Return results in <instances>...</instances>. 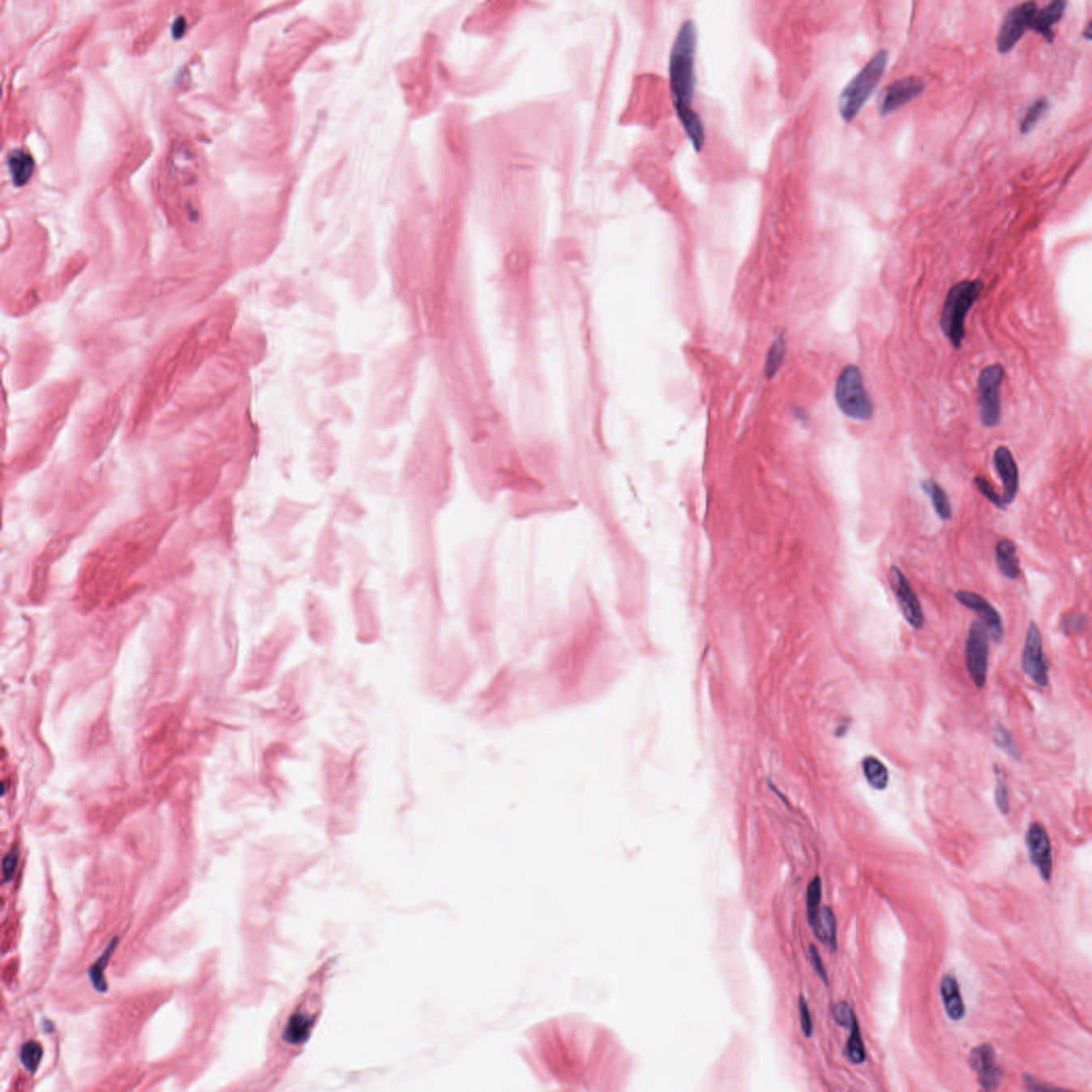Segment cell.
Segmentation results:
<instances>
[{
  "instance_id": "ab89813d",
  "label": "cell",
  "mask_w": 1092,
  "mask_h": 1092,
  "mask_svg": "<svg viewBox=\"0 0 1092 1092\" xmlns=\"http://www.w3.org/2000/svg\"><path fill=\"white\" fill-rule=\"evenodd\" d=\"M833 1013L835 1022H837L838 1026L845 1027V1029H850V1026H853L854 1021L858 1020L857 1017H855L854 1009L851 1008L850 1004L846 1002H838L837 1005L833 1007Z\"/></svg>"
},
{
  "instance_id": "9c48e42d",
  "label": "cell",
  "mask_w": 1092,
  "mask_h": 1092,
  "mask_svg": "<svg viewBox=\"0 0 1092 1092\" xmlns=\"http://www.w3.org/2000/svg\"><path fill=\"white\" fill-rule=\"evenodd\" d=\"M125 393L126 388H121L108 397L88 427L84 443L91 457L99 458L116 434L123 417Z\"/></svg>"
},
{
  "instance_id": "836d02e7",
  "label": "cell",
  "mask_w": 1092,
  "mask_h": 1092,
  "mask_svg": "<svg viewBox=\"0 0 1092 1092\" xmlns=\"http://www.w3.org/2000/svg\"><path fill=\"white\" fill-rule=\"evenodd\" d=\"M993 740L999 748L1004 750V752L1009 756H1012L1013 759H1020V752L1019 749H1017L1016 743H1014L1012 734H1010L1008 730L1004 728L1003 726L996 725L994 726Z\"/></svg>"
},
{
  "instance_id": "7a4b0ae2",
  "label": "cell",
  "mask_w": 1092,
  "mask_h": 1092,
  "mask_svg": "<svg viewBox=\"0 0 1092 1092\" xmlns=\"http://www.w3.org/2000/svg\"><path fill=\"white\" fill-rule=\"evenodd\" d=\"M540 1069L560 1083H619V1050L598 1027L580 1021H554L540 1027L533 1039Z\"/></svg>"
},
{
  "instance_id": "f1b7e54d",
  "label": "cell",
  "mask_w": 1092,
  "mask_h": 1092,
  "mask_svg": "<svg viewBox=\"0 0 1092 1092\" xmlns=\"http://www.w3.org/2000/svg\"><path fill=\"white\" fill-rule=\"evenodd\" d=\"M850 1030V1036L848 1038L846 1047H845V1054H846L848 1060L851 1064H863L867 1060V1051H865L863 1040H862L858 1020L854 1021Z\"/></svg>"
},
{
  "instance_id": "f35d334b",
  "label": "cell",
  "mask_w": 1092,
  "mask_h": 1092,
  "mask_svg": "<svg viewBox=\"0 0 1092 1092\" xmlns=\"http://www.w3.org/2000/svg\"><path fill=\"white\" fill-rule=\"evenodd\" d=\"M974 482H975L977 490H979L980 495L985 496L986 499H988L989 502H991L994 506L997 507V508L1002 510L1006 509V503H1004L1003 497L999 495V493L996 492V488L990 483L988 479H986L985 477L977 476L976 478L974 479Z\"/></svg>"
},
{
  "instance_id": "74e56055",
  "label": "cell",
  "mask_w": 1092,
  "mask_h": 1092,
  "mask_svg": "<svg viewBox=\"0 0 1092 1092\" xmlns=\"http://www.w3.org/2000/svg\"><path fill=\"white\" fill-rule=\"evenodd\" d=\"M994 769H996V776L994 799H996V807L997 809L1000 810V812L1004 815H1008L1010 812L1008 789H1007L1005 781H1004L1002 775H1000V769H997L996 766L994 767Z\"/></svg>"
},
{
  "instance_id": "5bb4252c",
  "label": "cell",
  "mask_w": 1092,
  "mask_h": 1092,
  "mask_svg": "<svg viewBox=\"0 0 1092 1092\" xmlns=\"http://www.w3.org/2000/svg\"><path fill=\"white\" fill-rule=\"evenodd\" d=\"M889 583H890L892 593L897 601L899 610H901L906 621L915 631L923 630L925 618L921 602L916 596L910 581L898 567H891L890 571H889Z\"/></svg>"
},
{
  "instance_id": "9a60e30c",
  "label": "cell",
  "mask_w": 1092,
  "mask_h": 1092,
  "mask_svg": "<svg viewBox=\"0 0 1092 1092\" xmlns=\"http://www.w3.org/2000/svg\"><path fill=\"white\" fill-rule=\"evenodd\" d=\"M1022 669L1034 685L1047 687L1049 684V665L1043 653V636L1034 622H1030L1024 641Z\"/></svg>"
},
{
  "instance_id": "30bf717a",
  "label": "cell",
  "mask_w": 1092,
  "mask_h": 1092,
  "mask_svg": "<svg viewBox=\"0 0 1092 1092\" xmlns=\"http://www.w3.org/2000/svg\"><path fill=\"white\" fill-rule=\"evenodd\" d=\"M835 398L840 410L855 421H868L873 417L874 405L865 388L860 370L848 365L838 376Z\"/></svg>"
},
{
  "instance_id": "ffe728a7",
  "label": "cell",
  "mask_w": 1092,
  "mask_h": 1092,
  "mask_svg": "<svg viewBox=\"0 0 1092 1092\" xmlns=\"http://www.w3.org/2000/svg\"><path fill=\"white\" fill-rule=\"evenodd\" d=\"M970 1066L979 1074V1084L983 1090H996L1003 1078V1071L996 1064L992 1046L983 1044L972 1050L969 1056Z\"/></svg>"
},
{
  "instance_id": "6da1fadb",
  "label": "cell",
  "mask_w": 1092,
  "mask_h": 1092,
  "mask_svg": "<svg viewBox=\"0 0 1092 1092\" xmlns=\"http://www.w3.org/2000/svg\"><path fill=\"white\" fill-rule=\"evenodd\" d=\"M170 520L148 516L127 523L94 547L81 567L76 601L90 611L116 601L131 576L153 555Z\"/></svg>"
},
{
  "instance_id": "d6986e66",
  "label": "cell",
  "mask_w": 1092,
  "mask_h": 1092,
  "mask_svg": "<svg viewBox=\"0 0 1092 1092\" xmlns=\"http://www.w3.org/2000/svg\"><path fill=\"white\" fill-rule=\"evenodd\" d=\"M955 598L962 606L977 614L994 642L1002 640L1005 631L1002 617L988 600L980 594L965 590L957 591Z\"/></svg>"
},
{
  "instance_id": "d4e9b609",
  "label": "cell",
  "mask_w": 1092,
  "mask_h": 1092,
  "mask_svg": "<svg viewBox=\"0 0 1092 1092\" xmlns=\"http://www.w3.org/2000/svg\"><path fill=\"white\" fill-rule=\"evenodd\" d=\"M996 561L1004 576L1012 580L1020 576V560L1017 555L1016 544L1012 540L1002 539L996 543Z\"/></svg>"
},
{
  "instance_id": "f6af8a7d",
  "label": "cell",
  "mask_w": 1092,
  "mask_h": 1092,
  "mask_svg": "<svg viewBox=\"0 0 1092 1092\" xmlns=\"http://www.w3.org/2000/svg\"><path fill=\"white\" fill-rule=\"evenodd\" d=\"M1091 35H1092V33H1091V23L1090 22V23H1088V25H1087V27H1086V30H1085V32H1083V36H1084V38H1086L1087 40H1091Z\"/></svg>"
},
{
  "instance_id": "7c38bea8",
  "label": "cell",
  "mask_w": 1092,
  "mask_h": 1092,
  "mask_svg": "<svg viewBox=\"0 0 1092 1092\" xmlns=\"http://www.w3.org/2000/svg\"><path fill=\"white\" fill-rule=\"evenodd\" d=\"M989 634L982 621H974L966 642V670L977 688L985 687L989 668Z\"/></svg>"
},
{
  "instance_id": "5b68a950",
  "label": "cell",
  "mask_w": 1092,
  "mask_h": 1092,
  "mask_svg": "<svg viewBox=\"0 0 1092 1092\" xmlns=\"http://www.w3.org/2000/svg\"><path fill=\"white\" fill-rule=\"evenodd\" d=\"M495 542L479 547L474 567V600L471 621L474 636L482 641L491 637L495 630L497 610V580Z\"/></svg>"
},
{
  "instance_id": "4fadbf2b",
  "label": "cell",
  "mask_w": 1092,
  "mask_h": 1092,
  "mask_svg": "<svg viewBox=\"0 0 1092 1092\" xmlns=\"http://www.w3.org/2000/svg\"><path fill=\"white\" fill-rule=\"evenodd\" d=\"M70 542L69 535L54 537L33 561L28 591V597L32 604L40 605L45 600L49 591L50 567L66 552Z\"/></svg>"
},
{
  "instance_id": "e0dca14e",
  "label": "cell",
  "mask_w": 1092,
  "mask_h": 1092,
  "mask_svg": "<svg viewBox=\"0 0 1092 1092\" xmlns=\"http://www.w3.org/2000/svg\"><path fill=\"white\" fill-rule=\"evenodd\" d=\"M926 84L919 77L910 76L894 81L882 90L879 97V113L882 117L895 113L924 92Z\"/></svg>"
},
{
  "instance_id": "d590c367",
  "label": "cell",
  "mask_w": 1092,
  "mask_h": 1092,
  "mask_svg": "<svg viewBox=\"0 0 1092 1092\" xmlns=\"http://www.w3.org/2000/svg\"><path fill=\"white\" fill-rule=\"evenodd\" d=\"M821 880L820 878L815 877L807 890V916L809 924L813 921L815 915L820 908L821 901Z\"/></svg>"
},
{
  "instance_id": "bcb514c9",
  "label": "cell",
  "mask_w": 1092,
  "mask_h": 1092,
  "mask_svg": "<svg viewBox=\"0 0 1092 1092\" xmlns=\"http://www.w3.org/2000/svg\"><path fill=\"white\" fill-rule=\"evenodd\" d=\"M43 1027H44V1030H45L46 1033H50V1032H52V1030H53L54 1026H53V1023L50 1022V1021H44V1026H43Z\"/></svg>"
},
{
  "instance_id": "f546056e",
  "label": "cell",
  "mask_w": 1092,
  "mask_h": 1092,
  "mask_svg": "<svg viewBox=\"0 0 1092 1092\" xmlns=\"http://www.w3.org/2000/svg\"><path fill=\"white\" fill-rule=\"evenodd\" d=\"M117 942L118 940L113 939V942L110 943L109 946H108V948L105 949L103 955L100 957V959L97 960V961L94 963V965L92 966V968L89 970L91 982H92L94 988H96L99 992L107 991L108 985L106 983V979H105L104 972L105 970H106L107 968V963L108 961H109L110 957L111 955H113L114 949H116Z\"/></svg>"
},
{
  "instance_id": "484cf974",
  "label": "cell",
  "mask_w": 1092,
  "mask_h": 1092,
  "mask_svg": "<svg viewBox=\"0 0 1092 1092\" xmlns=\"http://www.w3.org/2000/svg\"><path fill=\"white\" fill-rule=\"evenodd\" d=\"M8 167L15 185L22 187L32 178L33 169H35V161L25 152L15 150L10 152L8 155Z\"/></svg>"
},
{
  "instance_id": "d6a6232c",
  "label": "cell",
  "mask_w": 1092,
  "mask_h": 1092,
  "mask_svg": "<svg viewBox=\"0 0 1092 1092\" xmlns=\"http://www.w3.org/2000/svg\"><path fill=\"white\" fill-rule=\"evenodd\" d=\"M42 1056V1047L36 1041H29V1043L24 1044L22 1050H20V1061L30 1073H35L38 1069Z\"/></svg>"
},
{
  "instance_id": "8992f818",
  "label": "cell",
  "mask_w": 1092,
  "mask_h": 1092,
  "mask_svg": "<svg viewBox=\"0 0 1092 1092\" xmlns=\"http://www.w3.org/2000/svg\"><path fill=\"white\" fill-rule=\"evenodd\" d=\"M74 388H64L50 397L18 457L23 469H32L47 454L62 427L74 398Z\"/></svg>"
},
{
  "instance_id": "8fae6325",
  "label": "cell",
  "mask_w": 1092,
  "mask_h": 1092,
  "mask_svg": "<svg viewBox=\"0 0 1092 1092\" xmlns=\"http://www.w3.org/2000/svg\"><path fill=\"white\" fill-rule=\"evenodd\" d=\"M1005 378V370L1002 365L994 364L983 368L979 378V407L982 424L987 428H994L1000 424L1002 417L1000 388Z\"/></svg>"
},
{
  "instance_id": "2e32d148",
  "label": "cell",
  "mask_w": 1092,
  "mask_h": 1092,
  "mask_svg": "<svg viewBox=\"0 0 1092 1092\" xmlns=\"http://www.w3.org/2000/svg\"><path fill=\"white\" fill-rule=\"evenodd\" d=\"M1036 9V3L1027 2L1009 10L997 35V50L1000 54L1009 53L1023 38L1024 33L1030 29V19Z\"/></svg>"
},
{
  "instance_id": "603a6c76",
  "label": "cell",
  "mask_w": 1092,
  "mask_h": 1092,
  "mask_svg": "<svg viewBox=\"0 0 1092 1092\" xmlns=\"http://www.w3.org/2000/svg\"><path fill=\"white\" fill-rule=\"evenodd\" d=\"M940 994L944 1004L946 1014L953 1021L962 1020L966 1016V1005L963 1002L958 982L953 975H945L940 983Z\"/></svg>"
},
{
  "instance_id": "52a82bcc",
  "label": "cell",
  "mask_w": 1092,
  "mask_h": 1092,
  "mask_svg": "<svg viewBox=\"0 0 1092 1092\" xmlns=\"http://www.w3.org/2000/svg\"><path fill=\"white\" fill-rule=\"evenodd\" d=\"M983 284L980 280H966L957 283L949 290L943 306L940 327L953 348H961L966 337V314L982 293Z\"/></svg>"
},
{
  "instance_id": "e575fe53",
  "label": "cell",
  "mask_w": 1092,
  "mask_h": 1092,
  "mask_svg": "<svg viewBox=\"0 0 1092 1092\" xmlns=\"http://www.w3.org/2000/svg\"><path fill=\"white\" fill-rule=\"evenodd\" d=\"M1087 627L1088 618L1086 615L1081 613L1066 614L1060 622L1061 631L1068 636L1084 633Z\"/></svg>"
},
{
  "instance_id": "1f68e13d",
  "label": "cell",
  "mask_w": 1092,
  "mask_h": 1092,
  "mask_svg": "<svg viewBox=\"0 0 1092 1092\" xmlns=\"http://www.w3.org/2000/svg\"><path fill=\"white\" fill-rule=\"evenodd\" d=\"M786 353V338H784V336H779L773 341L772 347H770L769 356H767L766 358L765 373L767 377L772 378L775 376L777 370H780L781 365L783 363Z\"/></svg>"
},
{
  "instance_id": "7bdbcfd3",
  "label": "cell",
  "mask_w": 1092,
  "mask_h": 1092,
  "mask_svg": "<svg viewBox=\"0 0 1092 1092\" xmlns=\"http://www.w3.org/2000/svg\"><path fill=\"white\" fill-rule=\"evenodd\" d=\"M18 854L16 851H11L3 859L2 873L5 881L11 880L15 873L16 865H18Z\"/></svg>"
},
{
  "instance_id": "ba28073f",
  "label": "cell",
  "mask_w": 1092,
  "mask_h": 1092,
  "mask_svg": "<svg viewBox=\"0 0 1092 1092\" xmlns=\"http://www.w3.org/2000/svg\"><path fill=\"white\" fill-rule=\"evenodd\" d=\"M889 54L887 50H879L863 69L860 71L845 87L838 100V110L844 121L855 119L865 103L874 93L878 84L887 69Z\"/></svg>"
},
{
  "instance_id": "44dd1931",
  "label": "cell",
  "mask_w": 1092,
  "mask_h": 1092,
  "mask_svg": "<svg viewBox=\"0 0 1092 1092\" xmlns=\"http://www.w3.org/2000/svg\"><path fill=\"white\" fill-rule=\"evenodd\" d=\"M993 463L1003 483V499L1007 505L1013 503L1019 491V469L1012 452L1006 446H1000L994 452Z\"/></svg>"
},
{
  "instance_id": "ac0fdd59",
  "label": "cell",
  "mask_w": 1092,
  "mask_h": 1092,
  "mask_svg": "<svg viewBox=\"0 0 1092 1092\" xmlns=\"http://www.w3.org/2000/svg\"><path fill=\"white\" fill-rule=\"evenodd\" d=\"M1026 838L1030 861L1043 880L1050 882L1053 873V853L1046 828L1039 823L1030 824Z\"/></svg>"
},
{
  "instance_id": "3957f363",
  "label": "cell",
  "mask_w": 1092,
  "mask_h": 1092,
  "mask_svg": "<svg viewBox=\"0 0 1092 1092\" xmlns=\"http://www.w3.org/2000/svg\"><path fill=\"white\" fill-rule=\"evenodd\" d=\"M211 319H199L169 338L148 367L131 417L138 434L201 367L212 346Z\"/></svg>"
},
{
  "instance_id": "b9f144b4",
  "label": "cell",
  "mask_w": 1092,
  "mask_h": 1092,
  "mask_svg": "<svg viewBox=\"0 0 1092 1092\" xmlns=\"http://www.w3.org/2000/svg\"><path fill=\"white\" fill-rule=\"evenodd\" d=\"M809 956L811 965H812L815 972L817 973V975L820 977V979L828 986V974L826 969H824V962L823 960H821L820 953H818L817 949L815 948L814 945L810 946Z\"/></svg>"
},
{
  "instance_id": "4dcf8cb0",
  "label": "cell",
  "mask_w": 1092,
  "mask_h": 1092,
  "mask_svg": "<svg viewBox=\"0 0 1092 1092\" xmlns=\"http://www.w3.org/2000/svg\"><path fill=\"white\" fill-rule=\"evenodd\" d=\"M1049 108L1050 101L1047 97H1041V99L1034 101V103L1030 105L1029 110H1027L1022 123H1021V134L1027 135L1030 133L1033 128L1036 126L1038 122L1040 121L1041 118H1043L1044 114L1047 113V111L1049 110Z\"/></svg>"
},
{
  "instance_id": "83f0119b",
  "label": "cell",
  "mask_w": 1092,
  "mask_h": 1092,
  "mask_svg": "<svg viewBox=\"0 0 1092 1092\" xmlns=\"http://www.w3.org/2000/svg\"><path fill=\"white\" fill-rule=\"evenodd\" d=\"M864 777L873 789L884 790L889 784V772L884 764L875 756H867L862 762Z\"/></svg>"
},
{
  "instance_id": "8d00e7d4",
  "label": "cell",
  "mask_w": 1092,
  "mask_h": 1092,
  "mask_svg": "<svg viewBox=\"0 0 1092 1092\" xmlns=\"http://www.w3.org/2000/svg\"><path fill=\"white\" fill-rule=\"evenodd\" d=\"M309 1030L310 1021L307 1020L306 1017L302 1016V1014H297V1016L293 1017V1019L290 1020L289 1024V1027H287V1039H289L290 1043H300V1041H302L304 1038H306V1034L309 1033Z\"/></svg>"
},
{
  "instance_id": "277c9868",
  "label": "cell",
  "mask_w": 1092,
  "mask_h": 1092,
  "mask_svg": "<svg viewBox=\"0 0 1092 1092\" xmlns=\"http://www.w3.org/2000/svg\"><path fill=\"white\" fill-rule=\"evenodd\" d=\"M696 27L694 20L687 19L682 24L672 46L669 77L676 114L695 151L700 152L704 145L705 134L701 118L692 107L696 86Z\"/></svg>"
},
{
  "instance_id": "ee69618b",
  "label": "cell",
  "mask_w": 1092,
  "mask_h": 1092,
  "mask_svg": "<svg viewBox=\"0 0 1092 1092\" xmlns=\"http://www.w3.org/2000/svg\"><path fill=\"white\" fill-rule=\"evenodd\" d=\"M186 25H187V23H186V19L182 18V16L175 20L173 26H172V33H173L175 39L182 38L186 32Z\"/></svg>"
},
{
  "instance_id": "60d3db41",
  "label": "cell",
  "mask_w": 1092,
  "mask_h": 1092,
  "mask_svg": "<svg viewBox=\"0 0 1092 1092\" xmlns=\"http://www.w3.org/2000/svg\"><path fill=\"white\" fill-rule=\"evenodd\" d=\"M798 1009H799L801 1029L803 1030L804 1036L810 1038L813 1034L814 1026L812 1017L809 1009V1005L803 996L799 997L798 1000Z\"/></svg>"
},
{
  "instance_id": "7402d4cb",
  "label": "cell",
  "mask_w": 1092,
  "mask_h": 1092,
  "mask_svg": "<svg viewBox=\"0 0 1092 1092\" xmlns=\"http://www.w3.org/2000/svg\"><path fill=\"white\" fill-rule=\"evenodd\" d=\"M1067 2L1064 0H1055L1047 3L1043 9H1036L1030 19V29L1043 36L1049 43L1054 40L1053 26L1060 22L1066 11Z\"/></svg>"
},
{
  "instance_id": "4316f807",
  "label": "cell",
  "mask_w": 1092,
  "mask_h": 1092,
  "mask_svg": "<svg viewBox=\"0 0 1092 1092\" xmlns=\"http://www.w3.org/2000/svg\"><path fill=\"white\" fill-rule=\"evenodd\" d=\"M921 486L926 495L931 497L936 516L943 520H951L953 516L952 503L944 489L934 479L923 480Z\"/></svg>"
},
{
  "instance_id": "cb8c5ba5",
  "label": "cell",
  "mask_w": 1092,
  "mask_h": 1092,
  "mask_svg": "<svg viewBox=\"0 0 1092 1092\" xmlns=\"http://www.w3.org/2000/svg\"><path fill=\"white\" fill-rule=\"evenodd\" d=\"M810 925L812 926L814 935L816 936L818 941L826 944L831 951H837V919H835L833 911L829 907L820 908Z\"/></svg>"
}]
</instances>
